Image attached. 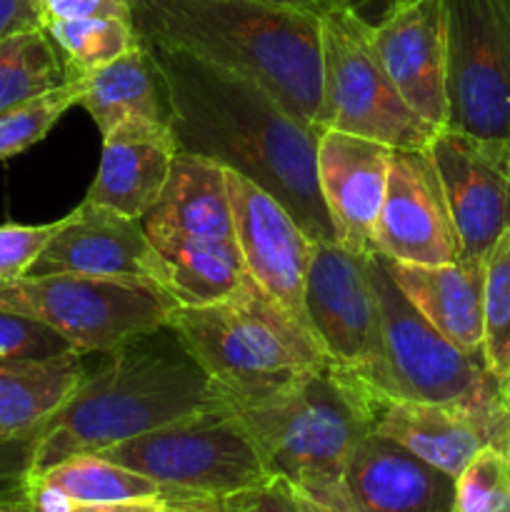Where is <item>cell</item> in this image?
Here are the masks:
<instances>
[{"label": "cell", "instance_id": "1", "mask_svg": "<svg viewBox=\"0 0 510 512\" xmlns=\"http://www.w3.org/2000/svg\"><path fill=\"white\" fill-rule=\"evenodd\" d=\"M140 43L163 70L180 153L208 158L260 185L288 208L313 243L338 240L315 170L318 128L245 75L168 45Z\"/></svg>", "mask_w": 510, "mask_h": 512}, {"label": "cell", "instance_id": "2", "mask_svg": "<svg viewBox=\"0 0 510 512\" xmlns=\"http://www.w3.org/2000/svg\"><path fill=\"white\" fill-rule=\"evenodd\" d=\"M220 403L203 370L165 325L105 353L68 403L23 440V475H40L78 453H103Z\"/></svg>", "mask_w": 510, "mask_h": 512}, {"label": "cell", "instance_id": "3", "mask_svg": "<svg viewBox=\"0 0 510 512\" xmlns=\"http://www.w3.org/2000/svg\"><path fill=\"white\" fill-rule=\"evenodd\" d=\"M140 40L183 50L263 85L323 130L320 18L260 0H130Z\"/></svg>", "mask_w": 510, "mask_h": 512}, {"label": "cell", "instance_id": "4", "mask_svg": "<svg viewBox=\"0 0 510 512\" xmlns=\"http://www.w3.org/2000/svg\"><path fill=\"white\" fill-rule=\"evenodd\" d=\"M383 403L358 375L325 363L260 403L230 408L273 478L353 512L343 485L345 465L355 445L375 430Z\"/></svg>", "mask_w": 510, "mask_h": 512}, {"label": "cell", "instance_id": "5", "mask_svg": "<svg viewBox=\"0 0 510 512\" xmlns=\"http://www.w3.org/2000/svg\"><path fill=\"white\" fill-rule=\"evenodd\" d=\"M178 335L223 403L253 405L328 363L318 340L288 318L253 280L208 305H175Z\"/></svg>", "mask_w": 510, "mask_h": 512}, {"label": "cell", "instance_id": "6", "mask_svg": "<svg viewBox=\"0 0 510 512\" xmlns=\"http://www.w3.org/2000/svg\"><path fill=\"white\" fill-rule=\"evenodd\" d=\"M100 455L148 475L180 500H223L273 478L243 420L223 400Z\"/></svg>", "mask_w": 510, "mask_h": 512}, {"label": "cell", "instance_id": "7", "mask_svg": "<svg viewBox=\"0 0 510 512\" xmlns=\"http://www.w3.org/2000/svg\"><path fill=\"white\" fill-rule=\"evenodd\" d=\"M175 305L160 285L130 278L23 275L0 285V308L43 320L80 355H105L165 328Z\"/></svg>", "mask_w": 510, "mask_h": 512}, {"label": "cell", "instance_id": "8", "mask_svg": "<svg viewBox=\"0 0 510 512\" xmlns=\"http://www.w3.org/2000/svg\"><path fill=\"white\" fill-rule=\"evenodd\" d=\"M370 273L380 305V360L373 380L380 398L470 405L503 388L483 358L458 348L410 305L383 255L370 253Z\"/></svg>", "mask_w": 510, "mask_h": 512}, {"label": "cell", "instance_id": "9", "mask_svg": "<svg viewBox=\"0 0 510 512\" xmlns=\"http://www.w3.org/2000/svg\"><path fill=\"white\" fill-rule=\"evenodd\" d=\"M373 25L358 8L320 18L323 128L378 140L393 150H428L438 130L398 93L370 40Z\"/></svg>", "mask_w": 510, "mask_h": 512}, {"label": "cell", "instance_id": "10", "mask_svg": "<svg viewBox=\"0 0 510 512\" xmlns=\"http://www.w3.org/2000/svg\"><path fill=\"white\" fill-rule=\"evenodd\" d=\"M448 128L510 140V0H443Z\"/></svg>", "mask_w": 510, "mask_h": 512}, {"label": "cell", "instance_id": "11", "mask_svg": "<svg viewBox=\"0 0 510 512\" xmlns=\"http://www.w3.org/2000/svg\"><path fill=\"white\" fill-rule=\"evenodd\" d=\"M305 318L328 363L373 388L380 360V305L370 255L355 253L338 240L315 243L305 278Z\"/></svg>", "mask_w": 510, "mask_h": 512}, {"label": "cell", "instance_id": "12", "mask_svg": "<svg viewBox=\"0 0 510 512\" xmlns=\"http://www.w3.org/2000/svg\"><path fill=\"white\" fill-rule=\"evenodd\" d=\"M225 178L245 275L293 323L313 335L305 318V278L315 243L288 208L260 185L233 170H225Z\"/></svg>", "mask_w": 510, "mask_h": 512}, {"label": "cell", "instance_id": "13", "mask_svg": "<svg viewBox=\"0 0 510 512\" xmlns=\"http://www.w3.org/2000/svg\"><path fill=\"white\" fill-rule=\"evenodd\" d=\"M460 240V258L485 263L510 230V163L505 145L443 128L428 148Z\"/></svg>", "mask_w": 510, "mask_h": 512}, {"label": "cell", "instance_id": "14", "mask_svg": "<svg viewBox=\"0 0 510 512\" xmlns=\"http://www.w3.org/2000/svg\"><path fill=\"white\" fill-rule=\"evenodd\" d=\"M373 250L385 260L438 265L460 260V240L428 150H393Z\"/></svg>", "mask_w": 510, "mask_h": 512}, {"label": "cell", "instance_id": "15", "mask_svg": "<svg viewBox=\"0 0 510 512\" xmlns=\"http://www.w3.org/2000/svg\"><path fill=\"white\" fill-rule=\"evenodd\" d=\"M375 430L458 478L483 448L510 453V398L503 388L470 405L385 400Z\"/></svg>", "mask_w": 510, "mask_h": 512}, {"label": "cell", "instance_id": "16", "mask_svg": "<svg viewBox=\"0 0 510 512\" xmlns=\"http://www.w3.org/2000/svg\"><path fill=\"white\" fill-rule=\"evenodd\" d=\"M25 275H90L130 278L165 288V265L150 243L143 220L83 200L53 235Z\"/></svg>", "mask_w": 510, "mask_h": 512}, {"label": "cell", "instance_id": "17", "mask_svg": "<svg viewBox=\"0 0 510 512\" xmlns=\"http://www.w3.org/2000/svg\"><path fill=\"white\" fill-rule=\"evenodd\" d=\"M370 40L405 103L435 130L448 128L443 0H393Z\"/></svg>", "mask_w": 510, "mask_h": 512}, {"label": "cell", "instance_id": "18", "mask_svg": "<svg viewBox=\"0 0 510 512\" xmlns=\"http://www.w3.org/2000/svg\"><path fill=\"white\" fill-rule=\"evenodd\" d=\"M390 155L393 148L388 145L343 130L323 128L318 135L320 195L338 243L355 253H375L373 233L388 188Z\"/></svg>", "mask_w": 510, "mask_h": 512}, {"label": "cell", "instance_id": "19", "mask_svg": "<svg viewBox=\"0 0 510 512\" xmlns=\"http://www.w3.org/2000/svg\"><path fill=\"white\" fill-rule=\"evenodd\" d=\"M343 485L353 512H453L455 478L378 430L355 445Z\"/></svg>", "mask_w": 510, "mask_h": 512}, {"label": "cell", "instance_id": "20", "mask_svg": "<svg viewBox=\"0 0 510 512\" xmlns=\"http://www.w3.org/2000/svg\"><path fill=\"white\" fill-rule=\"evenodd\" d=\"M178 140L168 123L125 120L103 135V155L85 200L143 220L168 185Z\"/></svg>", "mask_w": 510, "mask_h": 512}, {"label": "cell", "instance_id": "21", "mask_svg": "<svg viewBox=\"0 0 510 512\" xmlns=\"http://www.w3.org/2000/svg\"><path fill=\"white\" fill-rule=\"evenodd\" d=\"M150 243H225L235 240L228 178L220 163L190 153L175 155L168 185L145 213Z\"/></svg>", "mask_w": 510, "mask_h": 512}, {"label": "cell", "instance_id": "22", "mask_svg": "<svg viewBox=\"0 0 510 512\" xmlns=\"http://www.w3.org/2000/svg\"><path fill=\"white\" fill-rule=\"evenodd\" d=\"M385 265L400 293L430 325L465 353L483 358L485 263L460 258L438 265L385 260Z\"/></svg>", "mask_w": 510, "mask_h": 512}, {"label": "cell", "instance_id": "23", "mask_svg": "<svg viewBox=\"0 0 510 512\" xmlns=\"http://www.w3.org/2000/svg\"><path fill=\"white\" fill-rule=\"evenodd\" d=\"M73 78L80 83L78 105L88 110L100 135H108L125 120H155L170 125L168 85L145 43L103 68Z\"/></svg>", "mask_w": 510, "mask_h": 512}, {"label": "cell", "instance_id": "24", "mask_svg": "<svg viewBox=\"0 0 510 512\" xmlns=\"http://www.w3.org/2000/svg\"><path fill=\"white\" fill-rule=\"evenodd\" d=\"M85 375V355L80 353L0 363V445L23 443L33 435L68 403Z\"/></svg>", "mask_w": 510, "mask_h": 512}, {"label": "cell", "instance_id": "25", "mask_svg": "<svg viewBox=\"0 0 510 512\" xmlns=\"http://www.w3.org/2000/svg\"><path fill=\"white\" fill-rule=\"evenodd\" d=\"M50 483L60 485L78 505H123V503H163L180 500L173 493L100 453H78L45 470Z\"/></svg>", "mask_w": 510, "mask_h": 512}, {"label": "cell", "instance_id": "26", "mask_svg": "<svg viewBox=\"0 0 510 512\" xmlns=\"http://www.w3.org/2000/svg\"><path fill=\"white\" fill-rule=\"evenodd\" d=\"M68 80V65L45 28L0 43V113Z\"/></svg>", "mask_w": 510, "mask_h": 512}, {"label": "cell", "instance_id": "27", "mask_svg": "<svg viewBox=\"0 0 510 512\" xmlns=\"http://www.w3.org/2000/svg\"><path fill=\"white\" fill-rule=\"evenodd\" d=\"M45 33L63 55L70 78L103 68L140 45L133 20L123 18L53 20L45 23Z\"/></svg>", "mask_w": 510, "mask_h": 512}, {"label": "cell", "instance_id": "28", "mask_svg": "<svg viewBox=\"0 0 510 512\" xmlns=\"http://www.w3.org/2000/svg\"><path fill=\"white\" fill-rule=\"evenodd\" d=\"M78 103L80 83L70 78L58 88L5 108L0 113V160L13 158L40 143L55 128V123Z\"/></svg>", "mask_w": 510, "mask_h": 512}, {"label": "cell", "instance_id": "29", "mask_svg": "<svg viewBox=\"0 0 510 512\" xmlns=\"http://www.w3.org/2000/svg\"><path fill=\"white\" fill-rule=\"evenodd\" d=\"M483 360L505 385L510 378V230L485 260Z\"/></svg>", "mask_w": 510, "mask_h": 512}, {"label": "cell", "instance_id": "30", "mask_svg": "<svg viewBox=\"0 0 510 512\" xmlns=\"http://www.w3.org/2000/svg\"><path fill=\"white\" fill-rule=\"evenodd\" d=\"M453 512H510V453L488 445L460 470Z\"/></svg>", "mask_w": 510, "mask_h": 512}, {"label": "cell", "instance_id": "31", "mask_svg": "<svg viewBox=\"0 0 510 512\" xmlns=\"http://www.w3.org/2000/svg\"><path fill=\"white\" fill-rule=\"evenodd\" d=\"M70 353L78 350L43 320L0 308V363L53 360Z\"/></svg>", "mask_w": 510, "mask_h": 512}, {"label": "cell", "instance_id": "32", "mask_svg": "<svg viewBox=\"0 0 510 512\" xmlns=\"http://www.w3.org/2000/svg\"><path fill=\"white\" fill-rule=\"evenodd\" d=\"M63 223L65 218L43 225H0V285L23 278Z\"/></svg>", "mask_w": 510, "mask_h": 512}, {"label": "cell", "instance_id": "33", "mask_svg": "<svg viewBox=\"0 0 510 512\" xmlns=\"http://www.w3.org/2000/svg\"><path fill=\"white\" fill-rule=\"evenodd\" d=\"M225 512H300L290 483L280 478H270L258 488L240 490L220 500Z\"/></svg>", "mask_w": 510, "mask_h": 512}, {"label": "cell", "instance_id": "34", "mask_svg": "<svg viewBox=\"0 0 510 512\" xmlns=\"http://www.w3.org/2000/svg\"><path fill=\"white\" fill-rule=\"evenodd\" d=\"M45 23L73 18H123L130 15V0H38Z\"/></svg>", "mask_w": 510, "mask_h": 512}, {"label": "cell", "instance_id": "35", "mask_svg": "<svg viewBox=\"0 0 510 512\" xmlns=\"http://www.w3.org/2000/svg\"><path fill=\"white\" fill-rule=\"evenodd\" d=\"M18 503L23 512H78L80 505L45 475H23L18 480Z\"/></svg>", "mask_w": 510, "mask_h": 512}, {"label": "cell", "instance_id": "36", "mask_svg": "<svg viewBox=\"0 0 510 512\" xmlns=\"http://www.w3.org/2000/svg\"><path fill=\"white\" fill-rule=\"evenodd\" d=\"M43 28L45 20L38 0H0V43Z\"/></svg>", "mask_w": 510, "mask_h": 512}, {"label": "cell", "instance_id": "37", "mask_svg": "<svg viewBox=\"0 0 510 512\" xmlns=\"http://www.w3.org/2000/svg\"><path fill=\"white\" fill-rule=\"evenodd\" d=\"M260 3L278 5V8H288V10H300V13L323 18V15H328L330 10L358 8V3H363V0H260Z\"/></svg>", "mask_w": 510, "mask_h": 512}, {"label": "cell", "instance_id": "38", "mask_svg": "<svg viewBox=\"0 0 510 512\" xmlns=\"http://www.w3.org/2000/svg\"><path fill=\"white\" fill-rule=\"evenodd\" d=\"M165 503L173 500H163V503H123V505H80L78 512H160Z\"/></svg>", "mask_w": 510, "mask_h": 512}, {"label": "cell", "instance_id": "39", "mask_svg": "<svg viewBox=\"0 0 510 512\" xmlns=\"http://www.w3.org/2000/svg\"><path fill=\"white\" fill-rule=\"evenodd\" d=\"M160 512H225L220 500H173L165 503Z\"/></svg>", "mask_w": 510, "mask_h": 512}, {"label": "cell", "instance_id": "40", "mask_svg": "<svg viewBox=\"0 0 510 512\" xmlns=\"http://www.w3.org/2000/svg\"><path fill=\"white\" fill-rule=\"evenodd\" d=\"M290 488H293V485H290ZM293 493H295V500H298L300 512H348V510L333 508V505H328V503H320V500L310 498V495L300 493V490H295V488H293Z\"/></svg>", "mask_w": 510, "mask_h": 512}, {"label": "cell", "instance_id": "41", "mask_svg": "<svg viewBox=\"0 0 510 512\" xmlns=\"http://www.w3.org/2000/svg\"><path fill=\"white\" fill-rule=\"evenodd\" d=\"M0 512H20V508L13 503H0Z\"/></svg>", "mask_w": 510, "mask_h": 512}, {"label": "cell", "instance_id": "42", "mask_svg": "<svg viewBox=\"0 0 510 512\" xmlns=\"http://www.w3.org/2000/svg\"><path fill=\"white\" fill-rule=\"evenodd\" d=\"M503 390H505V395H508V398H510V378H508V380H505V385H503Z\"/></svg>", "mask_w": 510, "mask_h": 512}, {"label": "cell", "instance_id": "43", "mask_svg": "<svg viewBox=\"0 0 510 512\" xmlns=\"http://www.w3.org/2000/svg\"><path fill=\"white\" fill-rule=\"evenodd\" d=\"M505 155H508V163H510V140L505 143Z\"/></svg>", "mask_w": 510, "mask_h": 512}, {"label": "cell", "instance_id": "44", "mask_svg": "<svg viewBox=\"0 0 510 512\" xmlns=\"http://www.w3.org/2000/svg\"><path fill=\"white\" fill-rule=\"evenodd\" d=\"M390 3H393V0H390Z\"/></svg>", "mask_w": 510, "mask_h": 512}]
</instances>
